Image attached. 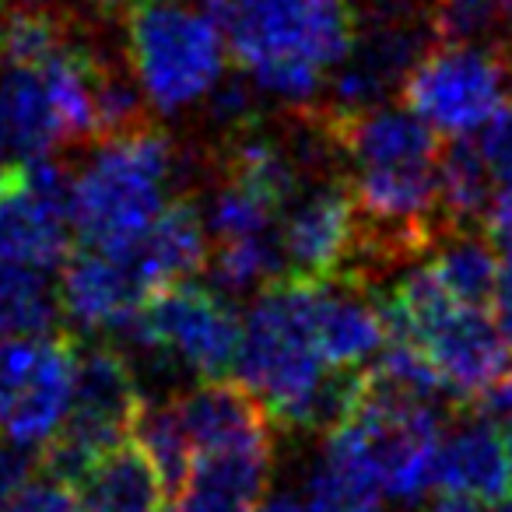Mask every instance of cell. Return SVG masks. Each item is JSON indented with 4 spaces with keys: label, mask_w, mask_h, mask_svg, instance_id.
Returning <instances> with one entry per match:
<instances>
[{
    "label": "cell",
    "mask_w": 512,
    "mask_h": 512,
    "mask_svg": "<svg viewBox=\"0 0 512 512\" xmlns=\"http://www.w3.org/2000/svg\"><path fill=\"white\" fill-rule=\"evenodd\" d=\"M278 214L281 211L274 200H267L260 190L239 183V179L221 176L218 190H214L211 200V218H207V228L214 232L218 242L228 239H249V235H271L278 232Z\"/></svg>",
    "instance_id": "27"
},
{
    "label": "cell",
    "mask_w": 512,
    "mask_h": 512,
    "mask_svg": "<svg viewBox=\"0 0 512 512\" xmlns=\"http://www.w3.org/2000/svg\"><path fill=\"white\" fill-rule=\"evenodd\" d=\"M344 421L355 425L386 498L418 505L435 488V460L442 446V418L435 400L386 390L365 372L362 397Z\"/></svg>",
    "instance_id": "8"
},
{
    "label": "cell",
    "mask_w": 512,
    "mask_h": 512,
    "mask_svg": "<svg viewBox=\"0 0 512 512\" xmlns=\"http://www.w3.org/2000/svg\"><path fill=\"white\" fill-rule=\"evenodd\" d=\"M502 22L498 0H428V25L439 43L498 46Z\"/></svg>",
    "instance_id": "28"
},
{
    "label": "cell",
    "mask_w": 512,
    "mask_h": 512,
    "mask_svg": "<svg viewBox=\"0 0 512 512\" xmlns=\"http://www.w3.org/2000/svg\"><path fill=\"white\" fill-rule=\"evenodd\" d=\"M260 92L309 102L358 36V0H200Z\"/></svg>",
    "instance_id": "2"
},
{
    "label": "cell",
    "mask_w": 512,
    "mask_h": 512,
    "mask_svg": "<svg viewBox=\"0 0 512 512\" xmlns=\"http://www.w3.org/2000/svg\"><path fill=\"white\" fill-rule=\"evenodd\" d=\"M144 407L130 358L113 344L78 351L74 400L60 432L43 446V474L74 484L99 456L134 435Z\"/></svg>",
    "instance_id": "7"
},
{
    "label": "cell",
    "mask_w": 512,
    "mask_h": 512,
    "mask_svg": "<svg viewBox=\"0 0 512 512\" xmlns=\"http://www.w3.org/2000/svg\"><path fill=\"white\" fill-rule=\"evenodd\" d=\"M498 264L502 260L488 246V239L460 228V232H453L446 242L435 246L432 260L425 267L449 299H456L460 306L488 309L491 299H495Z\"/></svg>",
    "instance_id": "22"
},
{
    "label": "cell",
    "mask_w": 512,
    "mask_h": 512,
    "mask_svg": "<svg viewBox=\"0 0 512 512\" xmlns=\"http://www.w3.org/2000/svg\"><path fill=\"white\" fill-rule=\"evenodd\" d=\"M502 4V15H505V29H509V36H512V0H498Z\"/></svg>",
    "instance_id": "39"
},
{
    "label": "cell",
    "mask_w": 512,
    "mask_h": 512,
    "mask_svg": "<svg viewBox=\"0 0 512 512\" xmlns=\"http://www.w3.org/2000/svg\"><path fill=\"white\" fill-rule=\"evenodd\" d=\"M242 383L288 428H334L351 414L365 386L362 372H337L316 348L309 327V281L281 278L242 320Z\"/></svg>",
    "instance_id": "1"
},
{
    "label": "cell",
    "mask_w": 512,
    "mask_h": 512,
    "mask_svg": "<svg viewBox=\"0 0 512 512\" xmlns=\"http://www.w3.org/2000/svg\"><path fill=\"white\" fill-rule=\"evenodd\" d=\"M0 176H4V169H0Z\"/></svg>",
    "instance_id": "42"
},
{
    "label": "cell",
    "mask_w": 512,
    "mask_h": 512,
    "mask_svg": "<svg viewBox=\"0 0 512 512\" xmlns=\"http://www.w3.org/2000/svg\"><path fill=\"white\" fill-rule=\"evenodd\" d=\"M92 4L106 18H127V11L134 8V4H141V0H92Z\"/></svg>",
    "instance_id": "37"
},
{
    "label": "cell",
    "mask_w": 512,
    "mask_h": 512,
    "mask_svg": "<svg viewBox=\"0 0 512 512\" xmlns=\"http://www.w3.org/2000/svg\"><path fill=\"white\" fill-rule=\"evenodd\" d=\"M197 453L235 446H271V411L246 383L207 379L176 400Z\"/></svg>",
    "instance_id": "16"
},
{
    "label": "cell",
    "mask_w": 512,
    "mask_h": 512,
    "mask_svg": "<svg viewBox=\"0 0 512 512\" xmlns=\"http://www.w3.org/2000/svg\"><path fill=\"white\" fill-rule=\"evenodd\" d=\"M271 484V446L197 453L179 491L183 512H256Z\"/></svg>",
    "instance_id": "18"
},
{
    "label": "cell",
    "mask_w": 512,
    "mask_h": 512,
    "mask_svg": "<svg viewBox=\"0 0 512 512\" xmlns=\"http://www.w3.org/2000/svg\"><path fill=\"white\" fill-rule=\"evenodd\" d=\"M288 278L330 281L362 249V218L348 183H323L288 204L281 225Z\"/></svg>",
    "instance_id": "12"
},
{
    "label": "cell",
    "mask_w": 512,
    "mask_h": 512,
    "mask_svg": "<svg viewBox=\"0 0 512 512\" xmlns=\"http://www.w3.org/2000/svg\"><path fill=\"white\" fill-rule=\"evenodd\" d=\"M498 512H512V502H509V505H502V509H498Z\"/></svg>",
    "instance_id": "41"
},
{
    "label": "cell",
    "mask_w": 512,
    "mask_h": 512,
    "mask_svg": "<svg viewBox=\"0 0 512 512\" xmlns=\"http://www.w3.org/2000/svg\"><path fill=\"white\" fill-rule=\"evenodd\" d=\"M71 36H74L71 18L57 15V11L11 8L4 57L11 60V67H32V71H36V67Z\"/></svg>",
    "instance_id": "29"
},
{
    "label": "cell",
    "mask_w": 512,
    "mask_h": 512,
    "mask_svg": "<svg viewBox=\"0 0 512 512\" xmlns=\"http://www.w3.org/2000/svg\"><path fill=\"white\" fill-rule=\"evenodd\" d=\"M29 481V456L22 446H0V505H8L15 491Z\"/></svg>",
    "instance_id": "34"
},
{
    "label": "cell",
    "mask_w": 512,
    "mask_h": 512,
    "mask_svg": "<svg viewBox=\"0 0 512 512\" xmlns=\"http://www.w3.org/2000/svg\"><path fill=\"white\" fill-rule=\"evenodd\" d=\"M8 18H11V4L0 0V57H4V46H8Z\"/></svg>",
    "instance_id": "38"
},
{
    "label": "cell",
    "mask_w": 512,
    "mask_h": 512,
    "mask_svg": "<svg viewBox=\"0 0 512 512\" xmlns=\"http://www.w3.org/2000/svg\"><path fill=\"white\" fill-rule=\"evenodd\" d=\"M435 488L460 491L477 502L505 505L512 495V460L505 435L495 421L477 418L442 435L439 460H435Z\"/></svg>",
    "instance_id": "17"
},
{
    "label": "cell",
    "mask_w": 512,
    "mask_h": 512,
    "mask_svg": "<svg viewBox=\"0 0 512 512\" xmlns=\"http://www.w3.org/2000/svg\"><path fill=\"white\" fill-rule=\"evenodd\" d=\"M57 309V295L46 288L39 271L0 264V341L46 334V330H53Z\"/></svg>",
    "instance_id": "26"
},
{
    "label": "cell",
    "mask_w": 512,
    "mask_h": 512,
    "mask_svg": "<svg viewBox=\"0 0 512 512\" xmlns=\"http://www.w3.org/2000/svg\"><path fill=\"white\" fill-rule=\"evenodd\" d=\"M71 488L81 512H162L169 498V484L141 442L113 446Z\"/></svg>",
    "instance_id": "19"
},
{
    "label": "cell",
    "mask_w": 512,
    "mask_h": 512,
    "mask_svg": "<svg viewBox=\"0 0 512 512\" xmlns=\"http://www.w3.org/2000/svg\"><path fill=\"white\" fill-rule=\"evenodd\" d=\"M74 179L46 158L11 162L0 176V264L53 271L71 256Z\"/></svg>",
    "instance_id": "11"
},
{
    "label": "cell",
    "mask_w": 512,
    "mask_h": 512,
    "mask_svg": "<svg viewBox=\"0 0 512 512\" xmlns=\"http://www.w3.org/2000/svg\"><path fill=\"white\" fill-rule=\"evenodd\" d=\"M134 439L141 442L144 453L162 470L165 484H169V495H179L193 460H197V449H193L176 400H162V404H148L144 400L141 414L134 421Z\"/></svg>",
    "instance_id": "25"
},
{
    "label": "cell",
    "mask_w": 512,
    "mask_h": 512,
    "mask_svg": "<svg viewBox=\"0 0 512 512\" xmlns=\"http://www.w3.org/2000/svg\"><path fill=\"white\" fill-rule=\"evenodd\" d=\"M64 137L46 81L32 67H11L0 78V155L11 162L46 158Z\"/></svg>",
    "instance_id": "21"
},
{
    "label": "cell",
    "mask_w": 512,
    "mask_h": 512,
    "mask_svg": "<svg viewBox=\"0 0 512 512\" xmlns=\"http://www.w3.org/2000/svg\"><path fill=\"white\" fill-rule=\"evenodd\" d=\"M78 344L71 334H25L0 341V432L22 449H43L74 400Z\"/></svg>",
    "instance_id": "10"
},
{
    "label": "cell",
    "mask_w": 512,
    "mask_h": 512,
    "mask_svg": "<svg viewBox=\"0 0 512 512\" xmlns=\"http://www.w3.org/2000/svg\"><path fill=\"white\" fill-rule=\"evenodd\" d=\"M425 512H488V505L477 502L470 495H460V491H442L435 488L432 502L425 505Z\"/></svg>",
    "instance_id": "35"
},
{
    "label": "cell",
    "mask_w": 512,
    "mask_h": 512,
    "mask_svg": "<svg viewBox=\"0 0 512 512\" xmlns=\"http://www.w3.org/2000/svg\"><path fill=\"white\" fill-rule=\"evenodd\" d=\"M477 141H481L491 176H495V193L484 211V225L495 239L512 242V106L484 134H477Z\"/></svg>",
    "instance_id": "30"
},
{
    "label": "cell",
    "mask_w": 512,
    "mask_h": 512,
    "mask_svg": "<svg viewBox=\"0 0 512 512\" xmlns=\"http://www.w3.org/2000/svg\"><path fill=\"white\" fill-rule=\"evenodd\" d=\"M57 302L78 330H127L148 295L120 253L85 246L60 267Z\"/></svg>",
    "instance_id": "14"
},
{
    "label": "cell",
    "mask_w": 512,
    "mask_h": 512,
    "mask_svg": "<svg viewBox=\"0 0 512 512\" xmlns=\"http://www.w3.org/2000/svg\"><path fill=\"white\" fill-rule=\"evenodd\" d=\"M491 309H495L498 334H502L505 348L512 351V242H505L502 264H498V285H495V299H491Z\"/></svg>",
    "instance_id": "33"
},
{
    "label": "cell",
    "mask_w": 512,
    "mask_h": 512,
    "mask_svg": "<svg viewBox=\"0 0 512 512\" xmlns=\"http://www.w3.org/2000/svg\"><path fill=\"white\" fill-rule=\"evenodd\" d=\"M309 327L316 348L337 372H362L386 348L383 302L369 299L358 278L309 281Z\"/></svg>",
    "instance_id": "13"
},
{
    "label": "cell",
    "mask_w": 512,
    "mask_h": 512,
    "mask_svg": "<svg viewBox=\"0 0 512 512\" xmlns=\"http://www.w3.org/2000/svg\"><path fill=\"white\" fill-rule=\"evenodd\" d=\"M207 106H211V116L228 130V134H239L246 127H256V99L253 88L246 81L235 78H221L218 88L207 95Z\"/></svg>",
    "instance_id": "31"
},
{
    "label": "cell",
    "mask_w": 512,
    "mask_h": 512,
    "mask_svg": "<svg viewBox=\"0 0 512 512\" xmlns=\"http://www.w3.org/2000/svg\"><path fill=\"white\" fill-rule=\"evenodd\" d=\"M256 512H309V505L299 502L295 495H274V498H264V505Z\"/></svg>",
    "instance_id": "36"
},
{
    "label": "cell",
    "mask_w": 512,
    "mask_h": 512,
    "mask_svg": "<svg viewBox=\"0 0 512 512\" xmlns=\"http://www.w3.org/2000/svg\"><path fill=\"white\" fill-rule=\"evenodd\" d=\"M172 179L176 151L169 137L151 123L102 141L85 172L74 176V232L85 239V246L120 253L141 239L162 214Z\"/></svg>",
    "instance_id": "3"
},
{
    "label": "cell",
    "mask_w": 512,
    "mask_h": 512,
    "mask_svg": "<svg viewBox=\"0 0 512 512\" xmlns=\"http://www.w3.org/2000/svg\"><path fill=\"white\" fill-rule=\"evenodd\" d=\"M505 446H509V460H512V421H509V428H505Z\"/></svg>",
    "instance_id": "40"
},
{
    "label": "cell",
    "mask_w": 512,
    "mask_h": 512,
    "mask_svg": "<svg viewBox=\"0 0 512 512\" xmlns=\"http://www.w3.org/2000/svg\"><path fill=\"white\" fill-rule=\"evenodd\" d=\"M439 190L446 228L460 232L470 221H484L495 193V176L477 137H460L439 155Z\"/></svg>",
    "instance_id": "23"
},
{
    "label": "cell",
    "mask_w": 512,
    "mask_h": 512,
    "mask_svg": "<svg viewBox=\"0 0 512 512\" xmlns=\"http://www.w3.org/2000/svg\"><path fill=\"white\" fill-rule=\"evenodd\" d=\"M123 334L197 379H225L239 362L242 323L221 295L183 281L151 295Z\"/></svg>",
    "instance_id": "9"
},
{
    "label": "cell",
    "mask_w": 512,
    "mask_h": 512,
    "mask_svg": "<svg viewBox=\"0 0 512 512\" xmlns=\"http://www.w3.org/2000/svg\"><path fill=\"white\" fill-rule=\"evenodd\" d=\"M214 285L225 292H253V288H271L281 278H288L285 249L281 235H249V239L218 242L211 260Z\"/></svg>",
    "instance_id": "24"
},
{
    "label": "cell",
    "mask_w": 512,
    "mask_h": 512,
    "mask_svg": "<svg viewBox=\"0 0 512 512\" xmlns=\"http://www.w3.org/2000/svg\"><path fill=\"white\" fill-rule=\"evenodd\" d=\"M404 106L442 137H477L512 106V57L502 46L439 43L404 78Z\"/></svg>",
    "instance_id": "6"
},
{
    "label": "cell",
    "mask_w": 512,
    "mask_h": 512,
    "mask_svg": "<svg viewBox=\"0 0 512 512\" xmlns=\"http://www.w3.org/2000/svg\"><path fill=\"white\" fill-rule=\"evenodd\" d=\"M123 22L137 88L162 113H183L225 78V32L204 8L186 0H141Z\"/></svg>",
    "instance_id": "5"
},
{
    "label": "cell",
    "mask_w": 512,
    "mask_h": 512,
    "mask_svg": "<svg viewBox=\"0 0 512 512\" xmlns=\"http://www.w3.org/2000/svg\"><path fill=\"white\" fill-rule=\"evenodd\" d=\"M383 316L390 334L407 337L425 351L446 386V397L460 404H477L512 372V351L488 313L449 299L428 267L407 274L386 295Z\"/></svg>",
    "instance_id": "4"
},
{
    "label": "cell",
    "mask_w": 512,
    "mask_h": 512,
    "mask_svg": "<svg viewBox=\"0 0 512 512\" xmlns=\"http://www.w3.org/2000/svg\"><path fill=\"white\" fill-rule=\"evenodd\" d=\"M8 512H81V505L71 484L57 481V477H39V481H25L15 491Z\"/></svg>",
    "instance_id": "32"
},
{
    "label": "cell",
    "mask_w": 512,
    "mask_h": 512,
    "mask_svg": "<svg viewBox=\"0 0 512 512\" xmlns=\"http://www.w3.org/2000/svg\"><path fill=\"white\" fill-rule=\"evenodd\" d=\"M383 484L355 425L341 421L327 432V446L309 474V512H383Z\"/></svg>",
    "instance_id": "20"
},
{
    "label": "cell",
    "mask_w": 512,
    "mask_h": 512,
    "mask_svg": "<svg viewBox=\"0 0 512 512\" xmlns=\"http://www.w3.org/2000/svg\"><path fill=\"white\" fill-rule=\"evenodd\" d=\"M120 256L130 264L148 299L190 281L207 267V221L200 218V207L190 197L169 200L148 232L120 249Z\"/></svg>",
    "instance_id": "15"
}]
</instances>
